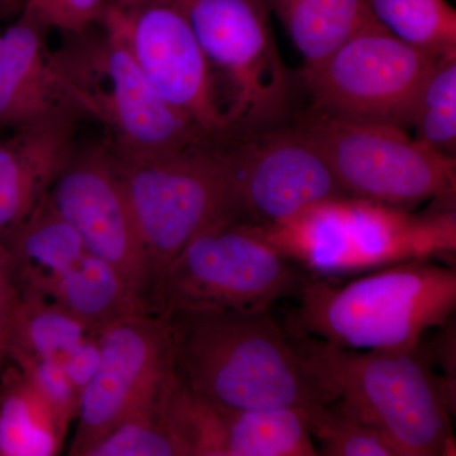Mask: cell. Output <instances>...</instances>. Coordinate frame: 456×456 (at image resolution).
<instances>
[{"label":"cell","instance_id":"1","mask_svg":"<svg viewBox=\"0 0 456 456\" xmlns=\"http://www.w3.org/2000/svg\"><path fill=\"white\" fill-rule=\"evenodd\" d=\"M173 370L198 397L237 410H310L336 395L308 368L272 310L183 308L160 314Z\"/></svg>","mask_w":456,"mask_h":456},{"label":"cell","instance_id":"2","mask_svg":"<svg viewBox=\"0 0 456 456\" xmlns=\"http://www.w3.org/2000/svg\"><path fill=\"white\" fill-rule=\"evenodd\" d=\"M285 320L293 338L354 350L411 349L456 310V270L431 259L407 261L340 283L314 277Z\"/></svg>","mask_w":456,"mask_h":456},{"label":"cell","instance_id":"3","mask_svg":"<svg viewBox=\"0 0 456 456\" xmlns=\"http://www.w3.org/2000/svg\"><path fill=\"white\" fill-rule=\"evenodd\" d=\"M289 338L326 388L380 428L401 456L455 455L456 388L437 373L424 340L411 349L354 350Z\"/></svg>","mask_w":456,"mask_h":456},{"label":"cell","instance_id":"4","mask_svg":"<svg viewBox=\"0 0 456 456\" xmlns=\"http://www.w3.org/2000/svg\"><path fill=\"white\" fill-rule=\"evenodd\" d=\"M263 230L279 253L314 277L375 272L456 253L455 208L437 204L413 213L341 198L314 204Z\"/></svg>","mask_w":456,"mask_h":456},{"label":"cell","instance_id":"5","mask_svg":"<svg viewBox=\"0 0 456 456\" xmlns=\"http://www.w3.org/2000/svg\"><path fill=\"white\" fill-rule=\"evenodd\" d=\"M60 74L89 118L107 128L116 151L131 155L176 154L206 142V134L156 92L125 42L101 25L65 35L53 51Z\"/></svg>","mask_w":456,"mask_h":456},{"label":"cell","instance_id":"6","mask_svg":"<svg viewBox=\"0 0 456 456\" xmlns=\"http://www.w3.org/2000/svg\"><path fill=\"white\" fill-rule=\"evenodd\" d=\"M311 275L279 253L263 227L227 217L200 231L171 261L151 314L183 308L272 310L281 299L298 298Z\"/></svg>","mask_w":456,"mask_h":456},{"label":"cell","instance_id":"7","mask_svg":"<svg viewBox=\"0 0 456 456\" xmlns=\"http://www.w3.org/2000/svg\"><path fill=\"white\" fill-rule=\"evenodd\" d=\"M110 150L149 257L152 305L165 270L194 236L224 218H240L230 169L216 137L163 156Z\"/></svg>","mask_w":456,"mask_h":456},{"label":"cell","instance_id":"8","mask_svg":"<svg viewBox=\"0 0 456 456\" xmlns=\"http://www.w3.org/2000/svg\"><path fill=\"white\" fill-rule=\"evenodd\" d=\"M293 126L325 158L347 197L408 211L428 200L455 208L456 158L417 142L403 128L311 108Z\"/></svg>","mask_w":456,"mask_h":456},{"label":"cell","instance_id":"9","mask_svg":"<svg viewBox=\"0 0 456 456\" xmlns=\"http://www.w3.org/2000/svg\"><path fill=\"white\" fill-rule=\"evenodd\" d=\"M182 3L212 74L217 71L226 86L227 134L288 125L292 80L279 55L264 0Z\"/></svg>","mask_w":456,"mask_h":456},{"label":"cell","instance_id":"10","mask_svg":"<svg viewBox=\"0 0 456 456\" xmlns=\"http://www.w3.org/2000/svg\"><path fill=\"white\" fill-rule=\"evenodd\" d=\"M440 57L375 26L351 37L316 68L302 70V77L311 92V110L407 131L417 97Z\"/></svg>","mask_w":456,"mask_h":456},{"label":"cell","instance_id":"11","mask_svg":"<svg viewBox=\"0 0 456 456\" xmlns=\"http://www.w3.org/2000/svg\"><path fill=\"white\" fill-rule=\"evenodd\" d=\"M98 25L125 42L171 107L209 136L227 134L211 66L182 0H110Z\"/></svg>","mask_w":456,"mask_h":456},{"label":"cell","instance_id":"12","mask_svg":"<svg viewBox=\"0 0 456 456\" xmlns=\"http://www.w3.org/2000/svg\"><path fill=\"white\" fill-rule=\"evenodd\" d=\"M216 139L241 220L268 227L314 204L349 198L325 158L294 126Z\"/></svg>","mask_w":456,"mask_h":456},{"label":"cell","instance_id":"13","mask_svg":"<svg viewBox=\"0 0 456 456\" xmlns=\"http://www.w3.org/2000/svg\"><path fill=\"white\" fill-rule=\"evenodd\" d=\"M49 198L79 233L86 250L110 263L141 307L150 312L154 278L106 139L75 143Z\"/></svg>","mask_w":456,"mask_h":456},{"label":"cell","instance_id":"14","mask_svg":"<svg viewBox=\"0 0 456 456\" xmlns=\"http://www.w3.org/2000/svg\"><path fill=\"white\" fill-rule=\"evenodd\" d=\"M101 364L80 395L69 455L82 456L132 411L156 397L174 377L169 331L163 317L136 312L98 332Z\"/></svg>","mask_w":456,"mask_h":456},{"label":"cell","instance_id":"15","mask_svg":"<svg viewBox=\"0 0 456 456\" xmlns=\"http://www.w3.org/2000/svg\"><path fill=\"white\" fill-rule=\"evenodd\" d=\"M188 456H316L303 408L237 410L198 397L174 374L165 399Z\"/></svg>","mask_w":456,"mask_h":456},{"label":"cell","instance_id":"16","mask_svg":"<svg viewBox=\"0 0 456 456\" xmlns=\"http://www.w3.org/2000/svg\"><path fill=\"white\" fill-rule=\"evenodd\" d=\"M49 32L23 9L0 28V134L51 117L89 118L57 69Z\"/></svg>","mask_w":456,"mask_h":456},{"label":"cell","instance_id":"17","mask_svg":"<svg viewBox=\"0 0 456 456\" xmlns=\"http://www.w3.org/2000/svg\"><path fill=\"white\" fill-rule=\"evenodd\" d=\"M75 116H57L0 136V244L49 196L74 149Z\"/></svg>","mask_w":456,"mask_h":456},{"label":"cell","instance_id":"18","mask_svg":"<svg viewBox=\"0 0 456 456\" xmlns=\"http://www.w3.org/2000/svg\"><path fill=\"white\" fill-rule=\"evenodd\" d=\"M4 248L20 294L42 298H46L53 281L88 251L49 196L12 233Z\"/></svg>","mask_w":456,"mask_h":456},{"label":"cell","instance_id":"19","mask_svg":"<svg viewBox=\"0 0 456 456\" xmlns=\"http://www.w3.org/2000/svg\"><path fill=\"white\" fill-rule=\"evenodd\" d=\"M283 23L305 59L303 70L316 68L358 33L380 26L365 0H264Z\"/></svg>","mask_w":456,"mask_h":456},{"label":"cell","instance_id":"20","mask_svg":"<svg viewBox=\"0 0 456 456\" xmlns=\"http://www.w3.org/2000/svg\"><path fill=\"white\" fill-rule=\"evenodd\" d=\"M68 431L25 374L7 362L0 370V456H55Z\"/></svg>","mask_w":456,"mask_h":456},{"label":"cell","instance_id":"21","mask_svg":"<svg viewBox=\"0 0 456 456\" xmlns=\"http://www.w3.org/2000/svg\"><path fill=\"white\" fill-rule=\"evenodd\" d=\"M46 298L61 305L94 334L123 317L146 312L122 275L89 251L53 281Z\"/></svg>","mask_w":456,"mask_h":456},{"label":"cell","instance_id":"22","mask_svg":"<svg viewBox=\"0 0 456 456\" xmlns=\"http://www.w3.org/2000/svg\"><path fill=\"white\" fill-rule=\"evenodd\" d=\"M90 334L94 332L57 303L40 296L20 294L5 356L18 351L61 364Z\"/></svg>","mask_w":456,"mask_h":456},{"label":"cell","instance_id":"23","mask_svg":"<svg viewBox=\"0 0 456 456\" xmlns=\"http://www.w3.org/2000/svg\"><path fill=\"white\" fill-rule=\"evenodd\" d=\"M375 22L395 38L443 56L456 51V11L445 0H365Z\"/></svg>","mask_w":456,"mask_h":456},{"label":"cell","instance_id":"24","mask_svg":"<svg viewBox=\"0 0 456 456\" xmlns=\"http://www.w3.org/2000/svg\"><path fill=\"white\" fill-rule=\"evenodd\" d=\"M174 379V377H173ZM169 384L156 397L132 411L82 456H188L165 411Z\"/></svg>","mask_w":456,"mask_h":456},{"label":"cell","instance_id":"25","mask_svg":"<svg viewBox=\"0 0 456 456\" xmlns=\"http://www.w3.org/2000/svg\"><path fill=\"white\" fill-rule=\"evenodd\" d=\"M318 455L401 456L395 444L377 426L362 419L340 398L305 410Z\"/></svg>","mask_w":456,"mask_h":456},{"label":"cell","instance_id":"26","mask_svg":"<svg viewBox=\"0 0 456 456\" xmlns=\"http://www.w3.org/2000/svg\"><path fill=\"white\" fill-rule=\"evenodd\" d=\"M413 139L456 158V51L437 60L413 107Z\"/></svg>","mask_w":456,"mask_h":456},{"label":"cell","instance_id":"27","mask_svg":"<svg viewBox=\"0 0 456 456\" xmlns=\"http://www.w3.org/2000/svg\"><path fill=\"white\" fill-rule=\"evenodd\" d=\"M7 359L22 370L33 388L53 411L62 428L69 431L73 421H77L80 395L62 365L55 360L37 358L18 351L8 353Z\"/></svg>","mask_w":456,"mask_h":456},{"label":"cell","instance_id":"28","mask_svg":"<svg viewBox=\"0 0 456 456\" xmlns=\"http://www.w3.org/2000/svg\"><path fill=\"white\" fill-rule=\"evenodd\" d=\"M110 0H25L23 11L49 31L77 35L98 25Z\"/></svg>","mask_w":456,"mask_h":456},{"label":"cell","instance_id":"29","mask_svg":"<svg viewBox=\"0 0 456 456\" xmlns=\"http://www.w3.org/2000/svg\"><path fill=\"white\" fill-rule=\"evenodd\" d=\"M101 364V346L97 334H90L77 344L61 362L66 375L75 389L82 395L92 382Z\"/></svg>","mask_w":456,"mask_h":456},{"label":"cell","instance_id":"30","mask_svg":"<svg viewBox=\"0 0 456 456\" xmlns=\"http://www.w3.org/2000/svg\"><path fill=\"white\" fill-rule=\"evenodd\" d=\"M18 302L20 290L12 273L7 251L0 244V350L4 354Z\"/></svg>","mask_w":456,"mask_h":456},{"label":"cell","instance_id":"31","mask_svg":"<svg viewBox=\"0 0 456 456\" xmlns=\"http://www.w3.org/2000/svg\"><path fill=\"white\" fill-rule=\"evenodd\" d=\"M441 331L435 336L434 340L426 342L430 350L431 359L435 368L440 367L444 371L443 377L452 387L456 388V338L455 322L450 320L445 325L440 327Z\"/></svg>","mask_w":456,"mask_h":456},{"label":"cell","instance_id":"32","mask_svg":"<svg viewBox=\"0 0 456 456\" xmlns=\"http://www.w3.org/2000/svg\"><path fill=\"white\" fill-rule=\"evenodd\" d=\"M23 2H20V0H0V18L4 17V14L8 13L12 9L13 11H20Z\"/></svg>","mask_w":456,"mask_h":456},{"label":"cell","instance_id":"33","mask_svg":"<svg viewBox=\"0 0 456 456\" xmlns=\"http://www.w3.org/2000/svg\"><path fill=\"white\" fill-rule=\"evenodd\" d=\"M5 362H7V356L3 353V350H0V370H2L3 365H4Z\"/></svg>","mask_w":456,"mask_h":456}]
</instances>
